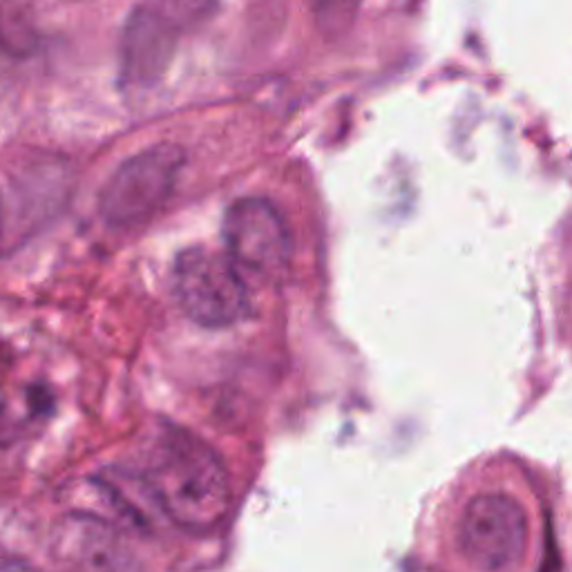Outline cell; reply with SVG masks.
<instances>
[{"instance_id": "obj_1", "label": "cell", "mask_w": 572, "mask_h": 572, "mask_svg": "<svg viewBox=\"0 0 572 572\" xmlns=\"http://www.w3.org/2000/svg\"><path fill=\"white\" fill-rule=\"evenodd\" d=\"M143 479L161 512L188 532H211L231 510V479L222 459L186 429L159 436Z\"/></svg>"}, {"instance_id": "obj_2", "label": "cell", "mask_w": 572, "mask_h": 572, "mask_svg": "<svg viewBox=\"0 0 572 572\" xmlns=\"http://www.w3.org/2000/svg\"><path fill=\"white\" fill-rule=\"evenodd\" d=\"M173 291L181 311L206 329H226L249 316L251 298L242 273L228 255L193 246L179 253Z\"/></svg>"}, {"instance_id": "obj_3", "label": "cell", "mask_w": 572, "mask_h": 572, "mask_svg": "<svg viewBox=\"0 0 572 572\" xmlns=\"http://www.w3.org/2000/svg\"><path fill=\"white\" fill-rule=\"evenodd\" d=\"M184 161L177 143H157L123 161L99 195L101 217L112 226L148 222L175 193Z\"/></svg>"}, {"instance_id": "obj_4", "label": "cell", "mask_w": 572, "mask_h": 572, "mask_svg": "<svg viewBox=\"0 0 572 572\" xmlns=\"http://www.w3.org/2000/svg\"><path fill=\"white\" fill-rule=\"evenodd\" d=\"M528 517L508 494L488 492L465 505L459 521V548L467 564L481 572H514L528 550Z\"/></svg>"}, {"instance_id": "obj_5", "label": "cell", "mask_w": 572, "mask_h": 572, "mask_svg": "<svg viewBox=\"0 0 572 572\" xmlns=\"http://www.w3.org/2000/svg\"><path fill=\"white\" fill-rule=\"evenodd\" d=\"M228 260L262 278L282 275L291 260V233L269 199L244 197L228 208L222 224Z\"/></svg>"}, {"instance_id": "obj_6", "label": "cell", "mask_w": 572, "mask_h": 572, "mask_svg": "<svg viewBox=\"0 0 572 572\" xmlns=\"http://www.w3.org/2000/svg\"><path fill=\"white\" fill-rule=\"evenodd\" d=\"M50 552L63 572H117L123 561L117 530L92 514H68L56 523Z\"/></svg>"}, {"instance_id": "obj_7", "label": "cell", "mask_w": 572, "mask_h": 572, "mask_svg": "<svg viewBox=\"0 0 572 572\" xmlns=\"http://www.w3.org/2000/svg\"><path fill=\"white\" fill-rule=\"evenodd\" d=\"M177 34L159 25L141 7L132 12L123 32L121 45V74L123 81L137 88L155 83L164 74L166 65L173 59Z\"/></svg>"}, {"instance_id": "obj_8", "label": "cell", "mask_w": 572, "mask_h": 572, "mask_svg": "<svg viewBox=\"0 0 572 572\" xmlns=\"http://www.w3.org/2000/svg\"><path fill=\"white\" fill-rule=\"evenodd\" d=\"M139 7L166 30L181 36L213 14L215 0H141Z\"/></svg>"}, {"instance_id": "obj_9", "label": "cell", "mask_w": 572, "mask_h": 572, "mask_svg": "<svg viewBox=\"0 0 572 572\" xmlns=\"http://www.w3.org/2000/svg\"><path fill=\"white\" fill-rule=\"evenodd\" d=\"M360 0H311L313 14L318 16L322 27H331V30H340L345 27L351 16L356 14Z\"/></svg>"}, {"instance_id": "obj_10", "label": "cell", "mask_w": 572, "mask_h": 572, "mask_svg": "<svg viewBox=\"0 0 572 572\" xmlns=\"http://www.w3.org/2000/svg\"><path fill=\"white\" fill-rule=\"evenodd\" d=\"M27 400H30V407L34 414H47L52 409V396L45 387H34L30 396H27Z\"/></svg>"}, {"instance_id": "obj_11", "label": "cell", "mask_w": 572, "mask_h": 572, "mask_svg": "<svg viewBox=\"0 0 572 572\" xmlns=\"http://www.w3.org/2000/svg\"><path fill=\"white\" fill-rule=\"evenodd\" d=\"M0 572H38L36 568H32L25 561H3L0 564Z\"/></svg>"}, {"instance_id": "obj_12", "label": "cell", "mask_w": 572, "mask_h": 572, "mask_svg": "<svg viewBox=\"0 0 572 572\" xmlns=\"http://www.w3.org/2000/svg\"><path fill=\"white\" fill-rule=\"evenodd\" d=\"M3 226H5V211H3V204H0V235H3Z\"/></svg>"}]
</instances>
